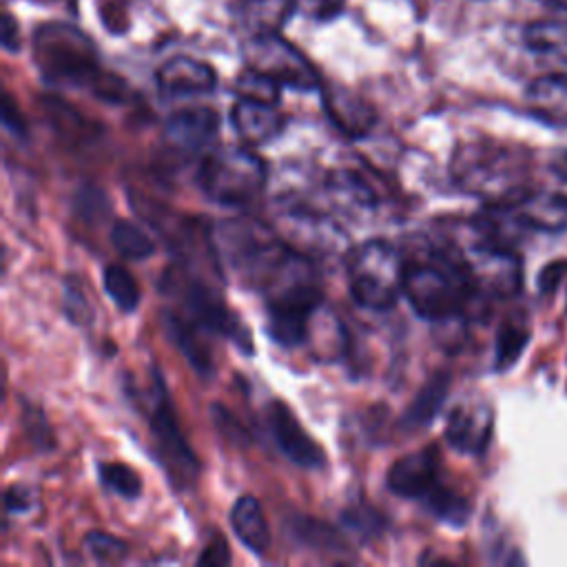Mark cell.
I'll list each match as a JSON object with an SVG mask.
<instances>
[{
	"mask_svg": "<svg viewBox=\"0 0 567 567\" xmlns=\"http://www.w3.org/2000/svg\"><path fill=\"white\" fill-rule=\"evenodd\" d=\"M197 179L213 202L224 206H244L261 193L266 184V166L246 148L224 146L204 157Z\"/></svg>",
	"mask_w": 567,
	"mask_h": 567,
	"instance_id": "5b68a950",
	"label": "cell"
},
{
	"mask_svg": "<svg viewBox=\"0 0 567 567\" xmlns=\"http://www.w3.org/2000/svg\"><path fill=\"white\" fill-rule=\"evenodd\" d=\"M523 42L525 49L549 64V69L567 73V22H532L523 31Z\"/></svg>",
	"mask_w": 567,
	"mask_h": 567,
	"instance_id": "d6986e66",
	"label": "cell"
},
{
	"mask_svg": "<svg viewBox=\"0 0 567 567\" xmlns=\"http://www.w3.org/2000/svg\"><path fill=\"white\" fill-rule=\"evenodd\" d=\"M549 168L551 173H556V177H560L567 184V151H554L549 159Z\"/></svg>",
	"mask_w": 567,
	"mask_h": 567,
	"instance_id": "d590c367",
	"label": "cell"
},
{
	"mask_svg": "<svg viewBox=\"0 0 567 567\" xmlns=\"http://www.w3.org/2000/svg\"><path fill=\"white\" fill-rule=\"evenodd\" d=\"M230 525L235 536L257 556L270 547V529L264 509L255 496H239L230 509Z\"/></svg>",
	"mask_w": 567,
	"mask_h": 567,
	"instance_id": "ffe728a7",
	"label": "cell"
},
{
	"mask_svg": "<svg viewBox=\"0 0 567 567\" xmlns=\"http://www.w3.org/2000/svg\"><path fill=\"white\" fill-rule=\"evenodd\" d=\"M423 503L439 520H443L452 527L465 525L472 514L470 501L461 492L452 489L450 485H443L441 481L430 489V494L423 498Z\"/></svg>",
	"mask_w": 567,
	"mask_h": 567,
	"instance_id": "603a6c76",
	"label": "cell"
},
{
	"mask_svg": "<svg viewBox=\"0 0 567 567\" xmlns=\"http://www.w3.org/2000/svg\"><path fill=\"white\" fill-rule=\"evenodd\" d=\"M2 124L18 137H22L27 133V126H24V120L18 111V106L11 102V95H4V106H2Z\"/></svg>",
	"mask_w": 567,
	"mask_h": 567,
	"instance_id": "836d02e7",
	"label": "cell"
},
{
	"mask_svg": "<svg viewBox=\"0 0 567 567\" xmlns=\"http://www.w3.org/2000/svg\"><path fill=\"white\" fill-rule=\"evenodd\" d=\"M148 423L162 467L177 487L188 485L197 476L199 465L177 425L171 396L164 388V379L157 372L153 374V405L148 412Z\"/></svg>",
	"mask_w": 567,
	"mask_h": 567,
	"instance_id": "52a82bcc",
	"label": "cell"
},
{
	"mask_svg": "<svg viewBox=\"0 0 567 567\" xmlns=\"http://www.w3.org/2000/svg\"><path fill=\"white\" fill-rule=\"evenodd\" d=\"M551 9H560V11H567V0H538Z\"/></svg>",
	"mask_w": 567,
	"mask_h": 567,
	"instance_id": "8d00e7d4",
	"label": "cell"
},
{
	"mask_svg": "<svg viewBox=\"0 0 567 567\" xmlns=\"http://www.w3.org/2000/svg\"><path fill=\"white\" fill-rule=\"evenodd\" d=\"M405 266L394 246L383 239L361 244L350 261V295L357 306L368 310H388L403 292Z\"/></svg>",
	"mask_w": 567,
	"mask_h": 567,
	"instance_id": "277c9868",
	"label": "cell"
},
{
	"mask_svg": "<svg viewBox=\"0 0 567 567\" xmlns=\"http://www.w3.org/2000/svg\"><path fill=\"white\" fill-rule=\"evenodd\" d=\"M246 66L295 91H315L319 86L317 69L288 40L275 33L250 35L244 44Z\"/></svg>",
	"mask_w": 567,
	"mask_h": 567,
	"instance_id": "8992f818",
	"label": "cell"
},
{
	"mask_svg": "<svg viewBox=\"0 0 567 567\" xmlns=\"http://www.w3.org/2000/svg\"><path fill=\"white\" fill-rule=\"evenodd\" d=\"M447 390H450V374L447 372L432 374L423 383V388L416 392V396L410 401L405 412L401 414L399 425L410 432L427 427L432 419L439 414V410L443 408L447 399Z\"/></svg>",
	"mask_w": 567,
	"mask_h": 567,
	"instance_id": "44dd1931",
	"label": "cell"
},
{
	"mask_svg": "<svg viewBox=\"0 0 567 567\" xmlns=\"http://www.w3.org/2000/svg\"><path fill=\"white\" fill-rule=\"evenodd\" d=\"M230 122L235 133L246 144H266L284 131V115L277 104L257 102L248 97H237L230 109Z\"/></svg>",
	"mask_w": 567,
	"mask_h": 567,
	"instance_id": "5bb4252c",
	"label": "cell"
},
{
	"mask_svg": "<svg viewBox=\"0 0 567 567\" xmlns=\"http://www.w3.org/2000/svg\"><path fill=\"white\" fill-rule=\"evenodd\" d=\"M31 503H33L31 492L24 489L22 485H13V487H9L7 494H4V507H7V512H24V509L31 507Z\"/></svg>",
	"mask_w": 567,
	"mask_h": 567,
	"instance_id": "e575fe53",
	"label": "cell"
},
{
	"mask_svg": "<svg viewBox=\"0 0 567 567\" xmlns=\"http://www.w3.org/2000/svg\"><path fill=\"white\" fill-rule=\"evenodd\" d=\"M346 7V0H295V11L317 22L334 20Z\"/></svg>",
	"mask_w": 567,
	"mask_h": 567,
	"instance_id": "f546056e",
	"label": "cell"
},
{
	"mask_svg": "<svg viewBox=\"0 0 567 567\" xmlns=\"http://www.w3.org/2000/svg\"><path fill=\"white\" fill-rule=\"evenodd\" d=\"M297 534H299V538L315 543L319 547H341L339 536H334V532L330 527H326L323 523L310 520V518L297 520Z\"/></svg>",
	"mask_w": 567,
	"mask_h": 567,
	"instance_id": "4dcf8cb0",
	"label": "cell"
},
{
	"mask_svg": "<svg viewBox=\"0 0 567 567\" xmlns=\"http://www.w3.org/2000/svg\"><path fill=\"white\" fill-rule=\"evenodd\" d=\"M439 483V456L434 447L410 452L388 470V487L401 498L423 501Z\"/></svg>",
	"mask_w": 567,
	"mask_h": 567,
	"instance_id": "30bf717a",
	"label": "cell"
},
{
	"mask_svg": "<svg viewBox=\"0 0 567 567\" xmlns=\"http://www.w3.org/2000/svg\"><path fill=\"white\" fill-rule=\"evenodd\" d=\"M525 100L532 113L549 124L567 128V73H549L529 82Z\"/></svg>",
	"mask_w": 567,
	"mask_h": 567,
	"instance_id": "ac0fdd59",
	"label": "cell"
},
{
	"mask_svg": "<svg viewBox=\"0 0 567 567\" xmlns=\"http://www.w3.org/2000/svg\"><path fill=\"white\" fill-rule=\"evenodd\" d=\"M157 86L173 97L210 93L217 86L213 66L188 55H175L166 60L157 71Z\"/></svg>",
	"mask_w": 567,
	"mask_h": 567,
	"instance_id": "7c38bea8",
	"label": "cell"
},
{
	"mask_svg": "<svg viewBox=\"0 0 567 567\" xmlns=\"http://www.w3.org/2000/svg\"><path fill=\"white\" fill-rule=\"evenodd\" d=\"M514 210L523 228L563 233L567 230V195L563 193H527L514 204H505Z\"/></svg>",
	"mask_w": 567,
	"mask_h": 567,
	"instance_id": "9a60e30c",
	"label": "cell"
},
{
	"mask_svg": "<svg viewBox=\"0 0 567 567\" xmlns=\"http://www.w3.org/2000/svg\"><path fill=\"white\" fill-rule=\"evenodd\" d=\"M84 545H86V551L102 563H115V560L124 558V554H126L124 540H120L106 532H89L84 538Z\"/></svg>",
	"mask_w": 567,
	"mask_h": 567,
	"instance_id": "f1b7e54d",
	"label": "cell"
},
{
	"mask_svg": "<svg viewBox=\"0 0 567 567\" xmlns=\"http://www.w3.org/2000/svg\"><path fill=\"white\" fill-rule=\"evenodd\" d=\"M403 295L412 310L430 321L458 317L478 297L458 257L405 266Z\"/></svg>",
	"mask_w": 567,
	"mask_h": 567,
	"instance_id": "7a4b0ae2",
	"label": "cell"
},
{
	"mask_svg": "<svg viewBox=\"0 0 567 567\" xmlns=\"http://www.w3.org/2000/svg\"><path fill=\"white\" fill-rule=\"evenodd\" d=\"M323 106L332 124L348 137H363L377 122L374 109L343 86L323 89Z\"/></svg>",
	"mask_w": 567,
	"mask_h": 567,
	"instance_id": "2e32d148",
	"label": "cell"
},
{
	"mask_svg": "<svg viewBox=\"0 0 567 567\" xmlns=\"http://www.w3.org/2000/svg\"><path fill=\"white\" fill-rule=\"evenodd\" d=\"M228 563H230V554H228L226 540H224L219 534H215L213 540H210V543L204 547V551L199 554L197 565H210V567H215V565H228Z\"/></svg>",
	"mask_w": 567,
	"mask_h": 567,
	"instance_id": "d6a6232c",
	"label": "cell"
},
{
	"mask_svg": "<svg viewBox=\"0 0 567 567\" xmlns=\"http://www.w3.org/2000/svg\"><path fill=\"white\" fill-rule=\"evenodd\" d=\"M111 244L124 259H133V261L146 259L155 252V241L146 235V230H142L137 224L126 219H117L113 224Z\"/></svg>",
	"mask_w": 567,
	"mask_h": 567,
	"instance_id": "d4e9b609",
	"label": "cell"
},
{
	"mask_svg": "<svg viewBox=\"0 0 567 567\" xmlns=\"http://www.w3.org/2000/svg\"><path fill=\"white\" fill-rule=\"evenodd\" d=\"M277 235L299 252L301 250L330 252V250H337L339 244L343 241V235L332 221L306 210H288L286 215H279Z\"/></svg>",
	"mask_w": 567,
	"mask_h": 567,
	"instance_id": "8fae6325",
	"label": "cell"
},
{
	"mask_svg": "<svg viewBox=\"0 0 567 567\" xmlns=\"http://www.w3.org/2000/svg\"><path fill=\"white\" fill-rule=\"evenodd\" d=\"M102 284H104V292L113 299V303L120 310L131 312L137 308L140 288H137V281L133 279V275L124 266H120V264L106 266L102 272Z\"/></svg>",
	"mask_w": 567,
	"mask_h": 567,
	"instance_id": "484cf974",
	"label": "cell"
},
{
	"mask_svg": "<svg viewBox=\"0 0 567 567\" xmlns=\"http://www.w3.org/2000/svg\"><path fill=\"white\" fill-rule=\"evenodd\" d=\"M279 84L252 69L246 66V71L237 78L235 91L239 97H248V100H257V102H268V104H277L279 102Z\"/></svg>",
	"mask_w": 567,
	"mask_h": 567,
	"instance_id": "83f0119b",
	"label": "cell"
},
{
	"mask_svg": "<svg viewBox=\"0 0 567 567\" xmlns=\"http://www.w3.org/2000/svg\"><path fill=\"white\" fill-rule=\"evenodd\" d=\"M452 177L470 195L489 204H514L529 193L525 162L498 144H465L452 157Z\"/></svg>",
	"mask_w": 567,
	"mask_h": 567,
	"instance_id": "6da1fadb",
	"label": "cell"
},
{
	"mask_svg": "<svg viewBox=\"0 0 567 567\" xmlns=\"http://www.w3.org/2000/svg\"><path fill=\"white\" fill-rule=\"evenodd\" d=\"M166 330L173 339V343L179 348V352L186 357V361L193 365V370H197L199 374H210L215 363H213V354L208 348V341L204 337L206 330H202L199 326L186 321L179 315L166 312Z\"/></svg>",
	"mask_w": 567,
	"mask_h": 567,
	"instance_id": "7402d4cb",
	"label": "cell"
},
{
	"mask_svg": "<svg viewBox=\"0 0 567 567\" xmlns=\"http://www.w3.org/2000/svg\"><path fill=\"white\" fill-rule=\"evenodd\" d=\"M97 472H100L102 483H104L111 492H115L117 496L128 498V501H133V498L140 496V492H142L140 474H137L133 467H128L126 463L109 461V463H102V465L97 467Z\"/></svg>",
	"mask_w": 567,
	"mask_h": 567,
	"instance_id": "4316f807",
	"label": "cell"
},
{
	"mask_svg": "<svg viewBox=\"0 0 567 567\" xmlns=\"http://www.w3.org/2000/svg\"><path fill=\"white\" fill-rule=\"evenodd\" d=\"M494 414L487 403H458L445 425V441L461 454L478 456L485 452L492 436Z\"/></svg>",
	"mask_w": 567,
	"mask_h": 567,
	"instance_id": "9c48e42d",
	"label": "cell"
},
{
	"mask_svg": "<svg viewBox=\"0 0 567 567\" xmlns=\"http://www.w3.org/2000/svg\"><path fill=\"white\" fill-rule=\"evenodd\" d=\"M268 427L279 445V450L299 467H321L323 465V450L317 441L308 434V430L299 423L295 412L284 401H272L268 405Z\"/></svg>",
	"mask_w": 567,
	"mask_h": 567,
	"instance_id": "ba28073f",
	"label": "cell"
},
{
	"mask_svg": "<svg viewBox=\"0 0 567 567\" xmlns=\"http://www.w3.org/2000/svg\"><path fill=\"white\" fill-rule=\"evenodd\" d=\"M219 128V115L210 106H193L173 113L164 124L166 142L177 151H199L204 148Z\"/></svg>",
	"mask_w": 567,
	"mask_h": 567,
	"instance_id": "4fadbf2b",
	"label": "cell"
},
{
	"mask_svg": "<svg viewBox=\"0 0 567 567\" xmlns=\"http://www.w3.org/2000/svg\"><path fill=\"white\" fill-rule=\"evenodd\" d=\"M527 341H529V330L520 321L516 319L503 321L496 334V346H494V368L498 372L509 370L523 354Z\"/></svg>",
	"mask_w": 567,
	"mask_h": 567,
	"instance_id": "cb8c5ba5",
	"label": "cell"
},
{
	"mask_svg": "<svg viewBox=\"0 0 567 567\" xmlns=\"http://www.w3.org/2000/svg\"><path fill=\"white\" fill-rule=\"evenodd\" d=\"M64 310H66L69 319L75 321V323H86V321H91V308L86 306V299L82 297V292L75 290V288H66V295H64Z\"/></svg>",
	"mask_w": 567,
	"mask_h": 567,
	"instance_id": "1f68e13d",
	"label": "cell"
},
{
	"mask_svg": "<svg viewBox=\"0 0 567 567\" xmlns=\"http://www.w3.org/2000/svg\"><path fill=\"white\" fill-rule=\"evenodd\" d=\"M33 55L49 82L78 86L93 84L102 97L115 100L106 80L100 78L97 55L91 40L71 24H44L33 38Z\"/></svg>",
	"mask_w": 567,
	"mask_h": 567,
	"instance_id": "3957f363",
	"label": "cell"
},
{
	"mask_svg": "<svg viewBox=\"0 0 567 567\" xmlns=\"http://www.w3.org/2000/svg\"><path fill=\"white\" fill-rule=\"evenodd\" d=\"M292 11L295 0H230V13L248 38L279 31Z\"/></svg>",
	"mask_w": 567,
	"mask_h": 567,
	"instance_id": "e0dca14e",
	"label": "cell"
}]
</instances>
